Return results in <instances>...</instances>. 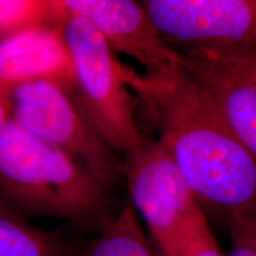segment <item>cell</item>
Listing matches in <instances>:
<instances>
[{
    "label": "cell",
    "mask_w": 256,
    "mask_h": 256,
    "mask_svg": "<svg viewBox=\"0 0 256 256\" xmlns=\"http://www.w3.org/2000/svg\"><path fill=\"white\" fill-rule=\"evenodd\" d=\"M124 76L200 203L226 218L256 211V159L184 69Z\"/></svg>",
    "instance_id": "1"
},
{
    "label": "cell",
    "mask_w": 256,
    "mask_h": 256,
    "mask_svg": "<svg viewBox=\"0 0 256 256\" xmlns=\"http://www.w3.org/2000/svg\"><path fill=\"white\" fill-rule=\"evenodd\" d=\"M107 190L66 153L14 118L0 136V206L30 220L52 217L87 226L107 218Z\"/></svg>",
    "instance_id": "2"
},
{
    "label": "cell",
    "mask_w": 256,
    "mask_h": 256,
    "mask_svg": "<svg viewBox=\"0 0 256 256\" xmlns=\"http://www.w3.org/2000/svg\"><path fill=\"white\" fill-rule=\"evenodd\" d=\"M122 176L156 254L179 256L208 220L174 158L158 139L146 138L124 153Z\"/></svg>",
    "instance_id": "3"
},
{
    "label": "cell",
    "mask_w": 256,
    "mask_h": 256,
    "mask_svg": "<svg viewBox=\"0 0 256 256\" xmlns=\"http://www.w3.org/2000/svg\"><path fill=\"white\" fill-rule=\"evenodd\" d=\"M12 118L75 160L107 191L122 176V162L92 122L74 83L54 78L18 83Z\"/></svg>",
    "instance_id": "4"
},
{
    "label": "cell",
    "mask_w": 256,
    "mask_h": 256,
    "mask_svg": "<svg viewBox=\"0 0 256 256\" xmlns=\"http://www.w3.org/2000/svg\"><path fill=\"white\" fill-rule=\"evenodd\" d=\"M62 30L72 56L74 87L88 116L113 151H130L146 138L138 124L124 64L87 19L66 14Z\"/></svg>",
    "instance_id": "5"
},
{
    "label": "cell",
    "mask_w": 256,
    "mask_h": 256,
    "mask_svg": "<svg viewBox=\"0 0 256 256\" xmlns=\"http://www.w3.org/2000/svg\"><path fill=\"white\" fill-rule=\"evenodd\" d=\"M142 2L166 43L182 56L256 60V0Z\"/></svg>",
    "instance_id": "6"
},
{
    "label": "cell",
    "mask_w": 256,
    "mask_h": 256,
    "mask_svg": "<svg viewBox=\"0 0 256 256\" xmlns=\"http://www.w3.org/2000/svg\"><path fill=\"white\" fill-rule=\"evenodd\" d=\"M66 14L78 16L106 38L115 54L136 60L147 75H158L184 63L162 38L142 2L133 0H60Z\"/></svg>",
    "instance_id": "7"
},
{
    "label": "cell",
    "mask_w": 256,
    "mask_h": 256,
    "mask_svg": "<svg viewBox=\"0 0 256 256\" xmlns=\"http://www.w3.org/2000/svg\"><path fill=\"white\" fill-rule=\"evenodd\" d=\"M183 58L188 75L256 159V60Z\"/></svg>",
    "instance_id": "8"
},
{
    "label": "cell",
    "mask_w": 256,
    "mask_h": 256,
    "mask_svg": "<svg viewBox=\"0 0 256 256\" xmlns=\"http://www.w3.org/2000/svg\"><path fill=\"white\" fill-rule=\"evenodd\" d=\"M38 78L74 83L62 25L31 28L0 40V81L18 84Z\"/></svg>",
    "instance_id": "9"
},
{
    "label": "cell",
    "mask_w": 256,
    "mask_h": 256,
    "mask_svg": "<svg viewBox=\"0 0 256 256\" xmlns=\"http://www.w3.org/2000/svg\"><path fill=\"white\" fill-rule=\"evenodd\" d=\"M80 256H158L142 220L130 203L108 216L100 232Z\"/></svg>",
    "instance_id": "10"
},
{
    "label": "cell",
    "mask_w": 256,
    "mask_h": 256,
    "mask_svg": "<svg viewBox=\"0 0 256 256\" xmlns=\"http://www.w3.org/2000/svg\"><path fill=\"white\" fill-rule=\"evenodd\" d=\"M0 256H80L60 234L40 229L0 206Z\"/></svg>",
    "instance_id": "11"
},
{
    "label": "cell",
    "mask_w": 256,
    "mask_h": 256,
    "mask_svg": "<svg viewBox=\"0 0 256 256\" xmlns=\"http://www.w3.org/2000/svg\"><path fill=\"white\" fill-rule=\"evenodd\" d=\"M66 12L60 0H0V40L36 26H60Z\"/></svg>",
    "instance_id": "12"
},
{
    "label": "cell",
    "mask_w": 256,
    "mask_h": 256,
    "mask_svg": "<svg viewBox=\"0 0 256 256\" xmlns=\"http://www.w3.org/2000/svg\"><path fill=\"white\" fill-rule=\"evenodd\" d=\"M229 256H256V211L226 218Z\"/></svg>",
    "instance_id": "13"
},
{
    "label": "cell",
    "mask_w": 256,
    "mask_h": 256,
    "mask_svg": "<svg viewBox=\"0 0 256 256\" xmlns=\"http://www.w3.org/2000/svg\"><path fill=\"white\" fill-rule=\"evenodd\" d=\"M179 256H226L217 244L209 223H204Z\"/></svg>",
    "instance_id": "14"
},
{
    "label": "cell",
    "mask_w": 256,
    "mask_h": 256,
    "mask_svg": "<svg viewBox=\"0 0 256 256\" xmlns=\"http://www.w3.org/2000/svg\"><path fill=\"white\" fill-rule=\"evenodd\" d=\"M14 86V83L0 81V136L12 119Z\"/></svg>",
    "instance_id": "15"
}]
</instances>
